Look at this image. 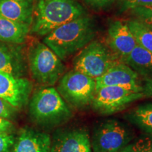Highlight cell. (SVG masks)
<instances>
[{"instance_id":"16","label":"cell","mask_w":152,"mask_h":152,"mask_svg":"<svg viewBox=\"0 0 152 152\" xmlns=\"http://www.w3.org/2000/svg\"><path fill=\"white\" fill-rule=\"evenodd\" d=\"M30 25L20 23L0 16V41L23 45L30 33Z\"/></svg>"},{"instance_id":"12","label":"cell","mask_w":152,"mask_h":152,"mask_svg":"<svg viewBox=\"0 0 152 152\" xmlns=\"http://www.w3.org/2000/svg\"><path fill=\"white\" fill-rule=\"evenodd\" d=\"M50 152H92L88 132L78 128L57 131L52 141Z\"/></svg>"},{"instance_id":"23","label":"cell","mask_w":152,"mask_h":152,"mask_svg":"<svg viewBox=\"0 0 152 152\" xmlns=\"http://www.w3.org/2000/svg\"><path fill=\"white\" fill-rule=\"evenodd\" d=\"M17 110L10 103L0 97V117L4 118H11L15 115Z\"/></svg>"},{"instance_id":"4","label":"cell","mask_w":152,"mask_h":152,"mask_svg":"<svg viewBox=\"0 0 152 152\" xmlns=\"http://www.w3.org/2000/svg\"><path fill=\"white\" fill-rule=\"evenodd\" d=\"M27 58L32 77L44 87H52L65 73L63 61L45 43L38 40L30 43Z\"/></svg>"},{"instance_id":"18","label":"cell","mask_w":152,"mask_h":152,"mask_svg":"<svg viewBox=\"0 0 152 152\" xmlns=\"http://www.w3.org/2000/svg\"><path fill=\"white\" fill-rule=\"evenodd\" d=\"M124 118L140 130L152 134V103L140 104L130 110Z\"/></svg>"},{"instance_id":"14","label":"cell","mask_w":152,"mask_h":152,"mask_svg":"<svg viewBox=\"0 0 152 152\" xmlns=\"http://www.w3.org/2000/svg\"><path fill=\"white\" fill-rule=\"evenodd\" d=\"M52 140L47 133L30 128L22 129L12 152H50Z\"/></svg>"},{"instance_id":"26","label":"cell","mask_w":152,"mask_h":152,"mask_svg":"<svg viewBox=\"0 0 152 152\" xmlns=\"http://www.w3.org/2000/svg\"><path fill=\"white\" fill-rule=\"evenodd\" d=\"M14 129V125L8 119L0 117V133H9Z\"/></svg>"},{"instance_id":"8","label":"cell","mask_w":152,"mask_h":152,"mask_svg":"<svg viewBox=\"0 0 152 152\" xmlns=\"http://www.w3.org/2000/svg\"><path fill=\"white\" fill-rule=\"evenodd\" d=\"M143 92L118 86H104L96 89L91 104L96 113L109 115L124 110L132 102L144 97Z\"/></svg>"},{"instance_id":"1","label":"cell","mask_w":152,"mask_h":152,"mask_svg":"<svg viewBox=\"0 0 152 152\" xmlns=\"http://www.w3.org/2000/svg\"><path fill=\"white\" fill-rule=\"evenodd\" d=\"M96 32L94 19L85 14L55 28L44 37L43 43L64 61L92 42Z\"/></svg>"},{"instance_id":"11","label":"cell","mask_w":152,"mask_h":152,"mask_svg":"<svg viewBox=\"0 0 152 152\" xmlns=\"http://www.w3.org/2000/svg\"><path fill=\"white\" fill-rule=\"evenodd\" d=\"M105 44L122 62L137 45L127 21L121 20H114L110 24Z\"/></svg>"},{"instance_id":"2","label":"cell","mask_w":152,"mask_h":152,"mask_svg":"<svg viewBox=\"0 0 152 152\" xmlns=\"http://www.w3.org/2000/svg\"><path fill=\"white\" fill-rule=\"evenodd\" d=\"M85 14L79 0H35L30 33L45 37L58 26Z\"/></svg>"},{"instance_id":"15","label":"cell","mask_w":152,"mask_h":152,"mask_svg":"<svg viewBox=\"0 0 152 152\" xmlns=\"http://www.w3.org/2000/svg\"><path fill=\"white\" fill-rule=\"evenodd\" d=\"M35 0H0V16L31 26Z\"/></svg>"},{"instance_id":"25","label":"cell","mask_w":152,"mask_h":152,"mask_svg":"<svg viewBox=\"0 0 152 152\" xmlns=\"http://www.w3.org/2000/svg\"><path fill=\"white\" fill-rule=\"evenodd\" d=\"M85 4L95 10H105L111 7L115 0H83Z\"/></svg>"},{"instance_id":"17","label":"cell","mask_w":152,"mask_h":152,"mask_svg":"<svg viewBox=\"0 0 152 152\" xmlns=\"http://www.w3.org/2000/svg\"><path fill=\"white\" fill-rule=\"evenodd\" d=\"M123 63L135 71L142 80L152 79V54L142 47L137 45Z\"/></svg>"},{"instance_id":"7","label":"cell","mask_w":152,"mask_h":152,"mask_svg":"<svg viewBox=\"0 0 152 152\" xmlns=\"http://www.w3.org/2000/svg\"><path fill=\"white\" fill-rule=\"evenodd\" d=\"M56 90L66 103L82 109L92 104L96 92V81L73 69L61 77Z\"/></svg>"},{"instance_id":"13","label":"cell","mask_w":152,"mask_h":152,"mask_svg":"<svg viewBox=\"0 0 152 152\" xmlns=\"http://www.w3.org/2000/svg\"><path fill=\"white\" fill-rule=\"evenodd\" d=\"M26 71L23 47L0 41V71L21 77Z\"/></svg>"},{"instance_id":"22","label":"cell","mask_w":152,"mask_h":152,"mask_svg":"<svg viewBox=\"0 0 152 152\" xmlns=\"http://www.w3.org/2000/svg\"><path fill=\"white\" fill-rule=\"evenodd\" d=\"M123 10H132L137 7L152 4V0H118Z\"/></svg>"},{"instance_id":"5","label":"cell","mask_w":152,"mask_h":152,"mask_svg":"<svg viewBox=\"0 0 152 152\" xmlns=\"http://www.w3.org/2000/svg\"><path fill=\"white\" fill-rule=\"evenodd\" d=\"M121 61L105 43L92 40L79 52L73 61V69L96 79Z\"/></svg>"},{"instance_id":"20","label":"cell","mask_w":152,"mask_h":152,"mask_svg":"<svg viewBox=\"0 0 152 152\" xmlns=\"http://www.w3.org/2000/svg\"><path fill=\"white\" fill-rule=\"evenodd\" d=\"M118 152H152V140L148 137L134 138Z\"/></svg>"},{"instance_id":"3","label":"cell","mask_w":152,"mask_h":152,"mask_svg":"<svg viewBox=\"0 0 152 152\" xmlns=\"http://www.w3.org/2000/svg\"><path fill=\"white\" fill-rule=\"evenodd\" d=\"M29 115L34 123L44 128H54L68 122L72 111L53 87L36 90L30 100Z\"/></svg>"},{"instance_id":"9","label":"cell","mask_w":152,"mask_h":152,"mask_svg":"<svg viewBox=\"0 0 152 152\" xmlns=\"http://www.w3.org/2000/svg\"><path fill=\"white\" fill-rule=\"evenodd\" d=\"M33 88V83L30 80L0 71V97L16 109L26 105Z\"/></svg>"},{"instance_id":"21","label":"cell","mask_w":152,"mask_h":152,"mask_svg":"<svg viewBox=\"0 0 152 152\" xmlns=\"http://www.w3.org/2000/svg\"><path fill=\"white\" fill-rule=\"evenodd\" d=\"M135 19L152 29V4L137 7L130 10Z\"/></svg>"},{"instance_id":"27","label":"cell","mask_w":152,"mask_h":152,"mask_svg":"<svg viewBox=\"0 0 152 152\" xmlns=\"http://www.w3.org/2000/svg\"><path fill=\"white\" fill-rule=\"evenodd\" d=\"M143 92L144 96L152 97V79L143 80Z\"/></svg>"},{"instance_id":"6","label":"cell","mask_w":152,"mask_h":152,"mask_svg":"<svg viewBox=\"0 0 152 152\" xmlns=\"http://www.w3.org/2000/svg\"><path fill=\"white\" fill-rule=\"evenodd\" d=\"M134 138L130 125L117 119L106 120L94 127L91 147L93 152H118Z\"/></svg>"},{"instance_id":"10","label":"cell","mask_w":152,"mask_h":152,"mask_svg":"<svg viewBox=\"0 0 152 152\" xmlns=\"http://www.w3.org/2000/svg\"><path fill=\"white\" fill-rule=\"evenodd\" d=\"M95 81L96 90L104 86H118L143 92V80L122 61L118 62L104 75L95 79Z\"/></svg>"},{"instance_id":"24","label":"cell","mask_w":152,"mask_h":152,"mask_svg":"<svg viewBox=\"0 0 152 152\" xmlns=\"http://www.w3.org/2000/svg\"><path fill=\"white\" fill-rule=\"evenodd\" d=\"M15 142V137L9 133H0V152H9Z\"/></svg>"},{"instance_id":"19","label":"cell","mask_w":152,"mask_h":152,"mask_svg":"<svg viewBox=\"0 0 152 152\" xmlns=\"http://www.w3.org/2000/svg\"><path fill=\"white\" fill-rule=\"evenodd\" d=\"M126 21L137 45L152 54V29L135 18Z\"/></svg>"}]
</instances>
